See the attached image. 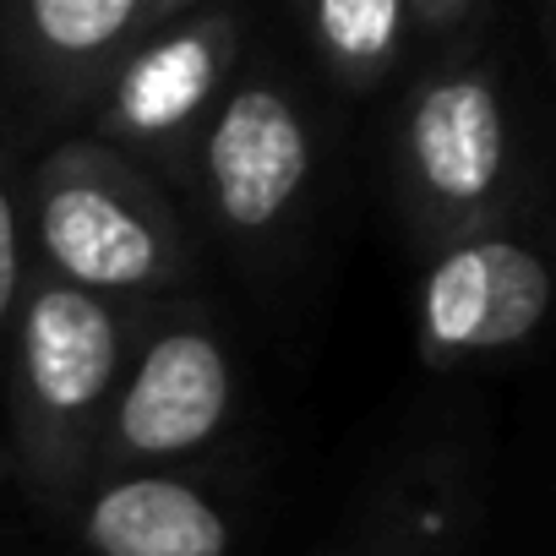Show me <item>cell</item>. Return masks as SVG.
<instances>
[{"label":"cell","mask_w":556,"mask_h":556,"mask_svg":"<svg viewBox=\"0 0 556 556\" xmlns=\"http://www.w3.org/2000/svg\"><path fill=\"white\" fill-rule=\"evenodd\" d=\"M409 153L426 186L447 202H475L502 169V110L480 77L437 83L409 121Z\"/></svg>","instance_id":"8992f818"},{"label":"cell","mask_w":556,"mask_h":556,"mask_svg":"<svg viewBox=\"0 0 556 556\" xmlns=\"http://www.w3.org/2000/svg\"><path fill=\"white\" fill-rule=\"evenodd\" d=\"M312 175V137L285 88L245 83L224 99L207 137V186L235 229L285 218Z\"/></svg>","instance_id":"3957f363"},{"label":"cell","mask_w":556,"mask_h":556,"mask_svg":"<svg viewBox=\"0 0 556 556\" xmlns=\"http://www.w3.org/2000/svg\"><path fill=\"white\" fill-rule=\"evenodd\" d=\"M551 306L545 267L518 245H469L447 256L426 290V328L442 350L518 344Z\"/></svg>","instance_id":"5b68a950"},{"label":"cell","mask_w":556,"mask_h":556,"mask_svg":"<svg viewBox=\"0 0 556 556\" xmlns=\"http://www.w3.org/2000/svg\"><path fill=\"white\" fill-rule=\"evenodd\" d=\"M213 72H218V55H213L207 34L169 39V45L148 50L131 66L126 88H121V121L131 131H164V126H175L207 93Z\"/></svg>","instance_id":"ba28073f"},{"label":"cell","mask_w":556,"mask_h":556,"mask_svg":"<svg viewBox=\"0 0 556 556\" xmlns=\"http://www.w3.org/2000/svg\"><path fill=\"white\" fill-rule=\"evenodd\" d=\"M404 12L393 0H328V7L312 12V28L323 39V50L344 66H371L393 50Z\"/></svg>","instance_id":"30bf717a"},{"label":"cell","mask_w":556,"mask_h":556,"mask_svg":"<svg viewBox=\"0 0 556 556\" xmlns=\"http://www.w3.org/2000/svg\"><path fill=\"white\" fill-rule=\"evenodd\" d=\"M224 409H229L224 350L191 328L159 333L115 409V447L137 458L191 453L224 426Z\"/></svg>","instance_id":"277c9868"},{"label":"cell","mask_w":556,"mask_h":556,"mask_svg":"<svg viewBox=\"0 0 556 556\" xmlns=\"http://www.w3.org/2000/svg\"><path fill=\"white\" fill-rule=\"evenodd\" d=\"M121 366V323L115 312L72 290L61 278L39 285L23 306L17 328V393L34 442H88V426Z\"/></svg>","instance_id":"6da1fadb"},{"label":"cell","mask_w":556,"mask_h":556,"mask_svg":"<svg viewBox=\"0 0 556 556\" xmlns=\"http://www.w3.org/2000/svg\"><path fill=\"white\" fill-rule=\"evenodd\" d=\"M142 17L148 12L137 0H39L28 7V28L61 55H99Z\"/></svg>","instance_id":"9c48e42d"},{"label":"cell","mask_w":556,"mask_h":556,"mask_svg":"<svg viewBox=\"0 0 556 556\" xmlns=\"http://www.w3.org/2000/svg\"><path fill=\"white\" fill-rule=\"evenodd\" d=\"M39 240L72 290H142L175 267V245L148 202L104 175H55L39 202Z\"/></svg>","instance_id":"7a4b0ae2"},{"label":"cell","mask_w":556,"mask_h":556,"mask_svg":"<svg viewBox=\"0 0 556 556\" xmlns=\"http://www.w3.org/2000/svg\"><path fill=\"white\" fill-rule=\"evenodd\" d=\"M88 540L99 556H224L229 529L213 502L180 480L137 475L110 485L88 507Z\"/></svg>","instance_id":"52a82bcc"},{"label":"cell","mask_w":556,"mask_h":556,"mask_svg":"<svg viewBox=\"0 0 556 556\" xmlns=\"http://www.w3.org/2000/svg\"><path fill=\"white\" fill-rule=\"evenodd\" d=\"M17 278H23V240H17V207L0 186V328L17 306Z\"/></svg>","instance_id":"8fae6325"}]
</instances>
